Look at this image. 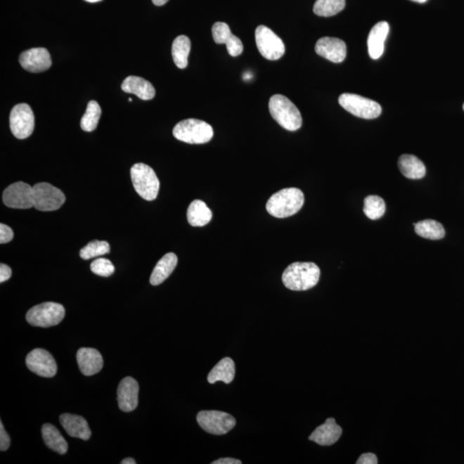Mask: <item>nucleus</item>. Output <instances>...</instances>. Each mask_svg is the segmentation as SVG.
I'll return each instance as SVG.
<instances>
[{
	"mask_svg": "<svg viewBox=\"0 0 464 464\" xmlns=\"http://www.w3.org/2000/svg\"><path fill=\"white\" fill-rule=\"evenodd\" d=\"M321 271L313 262H294L284 271L282 281L292 291H307L318 283Z\"/></svg>",
	"mask_w": 464,
	"mask_h": 464,
	"instance_id": "obj_1",
	"label": "nucleus"
},
{
	"mask_svg": "<svg viewBox=\"0 0 464 464\" xmlns=\"http://www.w3.org/2000/svg\"><path fill=\"white\" fill-rule=\"evenodd\" d=\"M304 195L299 188L281 189L270 197L266 208L270 215L278 219L288 218L303 207Z\"/></svg>",
	"mask_w": 464,
	"mask_h": 464,
	"instance_id": "obj_2",
	"label": "nucleus"
},
{
	"mask_svg": "<svg viewBox=\"0 0 464 464\" xmlns=\"http://www.w3.org/2000/svg\"><path fill=\"white\" fill-rule=\"evenodd\" d=\"M269 111L272 117L288 131H297L302 127L303 120L299 108L283 95H274L269 100Z\"/></svg>",
	"mask_w": 464,
	"mask_h": 464,
	"instance_id": "obj_3",
	"label": "nucleus"
},
{
	"mask_svg": "<svg viewBox=\"0 0 464 464\" xmlns=\"http://www.w3.org/2000/svg\"><path fill=\"white\" fill-rule=\"evenodd\" d=\"M131 179L135 191L141 198L154 200L160 192V180L149 165L138 162L131 168Z\"/></svg>",
	"mask_w": 464,
	"mask_h": 464,
	"instance_id": "obj_4",
	"label": "nucleus"
},
{
	"mask_svg": "<svg viewBox=\"0 0 464 464\" xmlns=\"http://www.w3.org/2000/svg\"><path fill=\"white\" fill-rule=\"evenodd\" d=\"M173 135L178 141L188 144H205L214 137V130L208 123L200 120L188 119L176 124Z\"/></svg>",
	"mask_w": 464,
	"mask_h": 464,
	"instance_id": "obj_5",
	"label": "nucleus"
},
{
	"mask_svg": "<svg viewBox=\"0 0 464 464\" xmlns=\"http://www.w3.org/2000/svg\"><path fill=\"white\" fill-rule=\"evenodd\" d=\"M65 314L63 305L53 302H46L31 308L27 312L26 320L32 326L49 328L60 323Z\"/></svg>",
	"mask_w": 464,
	"mask_h": 464,
	"instance_id": "obj_6",
	"label": "nucleus"
},
{
	"mask_svg": "<svg viewBox=\"0 0 464 464\" xmlns=\"http://www.w3.org/2000/svg\"><path fill=\"white\" fill-rule=\"evenodd\" d=\"M340 105L344 110L357 117L371 120L378 118L382 113L380 104L361 96L344 93L339 98Z\"/></svg>",
	"mask_w": 464,
	"mask_h": 464,
	"instance_id": "obj_7",
	"label": "nucleus"
},
{
	"mask_svg": "<svg viewBox=\"0 0 464 464\" xmlns=\"http://www.w3.org/2000/svg\"><path fill=\"white\" fill-rule=\"evenodd\" d=\"M197 423L200 427L211 434L224 435L234 428L236 419L229 413L216 411V410H204L197 415Z\"/></svg>",
	"mask_w": 464,
	"mask_h": 464,
	"instance_id": "obj_8",
	"label": "nucleus"
},
{
	"mask_svg": "<svg viewBox=\"0 0 464 464\" xmlns=\"http://www.w3.org/2000/svg\"><path fill=\"white\" fill-rule=\"evenodd\" d=\"M34 207L38 211L52 212L60 209L65 201V196L59 188L48 183L33 186Z\"/></svg>",
	"mask_w": 464,
	"mask_h": 464,
	"instance_id": "obj_9",
	"label": "nucleus"
},
{
	"mask_svg": "<svg viewBox=\"0 0 464 464\" xmlns=\"http://www.w3.org/2000/svg\"><path fill=\"white\" fill-rule=\"evenodd\" d=\"M255 41L259 52L266 60H277L285 54L283 41L265 25L258 26L255 30Z\"/></svg>",
	"mask_w": 464,
	"mask_h": 464,
	"instance_id": "obj_10",
	"label": "nucleus"
},
{
	"mask_svg": "<svg viewBox=\"0 0 464 464\" xmlns=\"http://www.w3.org/2000/svg\"><path fill=\"white\" fill-rule=\"evenodd\" d=\"M10 127L15 138L25 139L32 134L34 129V115L28 104L15 105L10 115Z\"/></svg>",
	"mask_w": 464,
	"mask_h": 464,
	"instance_id": "obj_11",
	"label": "nucleus"
},
{
	"mask_svg": "<svg viewBox=\"0 0 464 464\" xmlns=\"http://www.w3.org/2000/svg\"><path fill=\"white\" fill-rule=\"evenodd\" d=\"M6 206L15 209H29L34 207L33 187L22 181L11 184L3 193Z\"/></svg>",
	"mask_w": 464,
	"mask_h": 464,
	"instance_id": "obj_12",
	"label": "nucleus"
},
{
	"mask_svg": "<svg viewBox=\"0 0 464 464\" xmlns=\"http://www.w3.org/2000/svg\"><path fill=\"white\" fill-rule=\"evenodd\" d=\"M26 365L32 373L40 377L53 378L57 373L56 359L51 354L41 348H37L27 355Z\"/></svg>",
	"mask_w": 464,
	"mask_h": 464,
	"instance_id": "obj_13",
	"label": "nucleus"
},
{
	"mask_svg": "<svg viewBox=\"0 0 464 464\" xmlns=\"http://www.w3.org/2000/svg\"><path fill=\"white\" fill-rule=\"evenodd\" d=\"M19 63L30 72H42L52 65V59L48 49L36 48L22 52L19 56Z\"/></svg>",
	"mask_w": 464,
	"mask_h": 464,
	"instance_id": "obj_14",
	"label": "nucleus"
},
{
	"mask_svg": "<svg viewBox=\"0 0 464 464\" xmlns=\"http://www.w3.org/2000/svg\"><path fill=\"white\" fill-rule=\"evenodd\" d=\"M139 386L134 378L127 377L120 382L117 389V401L120 409L123 412H131L138 407Z\"/></svg>",
	"mask_w": 464,
	"mask_h": 464,
	"instance_id": "obj_15",
	"label": "nucleus"
},
{
	"mask_svg": "<svg viewBox=\"0 0 464 464\" xmlns=\"http://www.w3.org/2000/svg\"><path fill=\"white\" fill-rule=\"evenodd\" d=\"M316 53L334 63H340L347 56V46L340 39L323 37L317 41Z\"/></svg>",
	"mask_w": 464,
	"mask_h": 464,
	"instance_id": "obj_16",
	"label": "nucleus"
},
{
	"mask_svg": "<svg viewBox=\"0 0 464 464\" xmlns=\"http://www.w3.org/2000/svg\"><path fill=\"white\" fill-rule=\"evenodd\" d=\"M342 434V429L336 424L334 418H328L325 423L319 425L309 439L323 446H330L337 442Z\"/></svg>",
	"mask_w": 464,
	"mask_h": 464,
	"instance_id": "obj_17",
	"label": "nucleus"
},
{
	"mask_svg": "<svg viewBox=\"0 0 464 464\" xmlns=\"http://www.w3.org/2000/svg\"><path fill=\"white\" fill-rule=\"evenodd\" d=\"M77 361L81 373L85 376H92L98 373L103 366L102 355L94 348H80L77 351Z\"/></svg>",
	"mask_w": 464,
	"mask_h": 464,
	"instance_id": "obj_18",
	"label": "nucleus"
},
{
	"mask_svg": "<svg viewBox=\"0 0 464 464\" xmlns=\"http://www.w3.org/2000/svg\"><path fill=\"white\" fill-rule=\"evenodd\" d=\"M389 32V25L387 22H379L371 29L367 41L371 59L378 60L384 53L385 42Z\"/></svg>",
	"mask_w": 464,
	"mask_h": 464,
	"instance_id": "obj_19",
	"label": "nucleus"
},
{
	"mask_svg": "<svg viewBox=\"0 0 464 464\" xmlns=\"http://www.w3.org/2000/svg\"><path fill=\"white\" fill-rule=\"evenodd\" d=\"M60 424L70 436L88 440L91 438V431L86 420L82 416L63 413L60 417Z\"/></svg>",
	"mask_w": 464,
	"mask_h": 464,
	"instance_id": "obj_20",
	"label": "nucleus"
},
{
	"mask_svg": "<svg viewBox=\"0 0 464 464\" xmlns=\"http://www.w3.org/2000/svg\"><path fill=\"white\" fill-rule=\"evenodd\" d=\"M122 89L124 92L137 96L138 98L144 101L153 99L156 95L153 85L141 77H127L123 81Z\"/></svg>",
	"mask_w": 464,
	"mask_h": 464,
	"instance_id": "obj_21",
	"label": "nucleus"
},
{
	"mask_svg": "<svg viewBox=\"0 0 464 464\" xmlns=\"http://www.w3.org/2000/svg\"><path fill=\"white\" fill-rule=\"evenodd\" d=\"M398 167L402 175L412 180L421 179L427 173L423 162L413 155H401L398 160Z\"/></svg>",
	"mask_w": 464,
	"mask_h": 464,
	"instance_id": "obj_22",
	"label": "nucleus"
},
{
	"mask_svg": "<svg viewBox=\"0 0 464 464\" xmlns=\"http://www.w3.org/2000/svg\"><path fill=\"white\" fill-rule=\"evenodd\" d=\"M178 259L176 254L168 253L162 257L155 266L150 278V284L158 285L167 280L177 265Z\"/></svg>",
	"mask_w": 464,
	"mask_h": 464,
	"instance_id": "obj_23",
	"label": "nucleus"
},
{
	"mask_svg": "<svg viewBox=\"0 0 464 464\" xmlns=\"http://www.w3.org/2000/svg\"><path fill=\"white\" fill-rule=\"evenodd\" d=\"M235 363L231 358H224L212 369L208 374L209 384L214 385L216 382L222 381L229 385L235 378Z\"/></svg>",
	"mask_w": 464,
	"mask_h": 464,
	"instance_id": "obj_24",
	"label": "nucleus"
},
{
	"mask_svg": "<svg viewBox=\"0 0 464 464\" xmlns=\"http://www.w3.org/2000/svg\"><path fill=\"white\" fill-rule=\"evenodd\" d=\"M212 217V211L204 201L195 200L189 205L187 218L188 222L191 226L193 227L206 226V224L211 221Z\"/></svg>",
	"mask_w": 464,
	"mask_h": 464,
	"instance_id": "obj_25",
	"label": "nucleus"
},
{
	"mask_svg": "<svg viewBox=\"0 0 464 464\" xmlns=\"http://www.w3.org/2000/svg\"><path fill=\"white\" fill-rule=\"evenodd\" d=\"M42 437L46 446L51 450L63 455L67 453L68 444L58 429L51 424H45L42 427Z\"/></svg>",
	"mask_w": 464,
	"mask_h": 464,
	"instance_id": "obj_26",
	"label": "nucleus"
},
{
	"mask_svg": "<svg viewBox=\"0 0 464 464\" xmlns=\"http://www.w3.org/2000/svg\"><path fill=\"white\" fill-rule=\"evenodd\" d=\"M191 41L186 36L178 37L174 40L172 44V58L174 63L180 69L188 67V56L191 53Z\"/></svg>",
	"mask_w": 464,
	"mask_h": 464,
	"instance_id": "obj_27",
	"label": "nucleus"
},
{
	"mask_svg": "<svg viewBox=\"0 0 464 464\" xmlns=\"http://www.w3.org/2000/svg\"><path fill=\"white\" fill-rule=\"evenodd\" d=\"M415 231L420 237L431 240L442 239L446 236V231L442 224L433 219H425L413 224Z\"/></svg>",
	"mask_w": 464,
	"mask_h": 464,
	"instance_id": "obj_28",
	"label": "nucleus"
},
{
	"mask_svg": "<svg viewBox=\"0 0 464 464\" xmlns=\"http://www.w3.org/2000/svg\"><path fill=\"white\" fill-rule=\"evenodd\" d=\"M101 115H102V110H101L98 103L93 100L89 102L86 111L81 119V129L85 131H94L98 125Z\"/></svg>",
	"mask_w": 464,
	"mask_h": 464,
	"instance_id": "obj_29",
	"label": "nucleus"
},
{
	"mask_svg": "<svg viewBox=\"0 0 464 464\" xmlns=\"http://www.w3.org/2000/svg\"><path fill=\"white\" fill-rule=\"evenodd\" d=\"M346 0H316L313 11L320 17H332L343 11Z\"/></svg>",
	"mask_w": 464,
	"mask_h": 464,
	"instance_id": "obj_30",
	"label": "nucleus"
},
{
	"mask_svg": "<svg viewBox=\"0 0 464 464\" xmlns=\"http://www.w3.org/2000/svg\"><path fill=\"white\" fill-rule=\"evenodd\" d=\"M386 206L385 200L377 195L367 196L363 201V212L367 218L376 220L385 215Z\"/></svg>",
	"mask_w": 464,
	"mask_h": 464,
	"instance_id": "obj_31",
	"label": "nucleus"
},
{
	"mask_svg": "<svg viewBox=\"0 0 464 464\" xmlns=\"http://www.w3.org/2000/svg\"><path fill=\"white\" fill-rule=\"evenodd\" d=\"M110 243L106 241H99L95 240L89 243L80 250V257L84 260H90V259L102 257V255L110 253Z\"/></svg>",
	"mask_w": 464,
	"mask_h": 464,
	"instance_id": "obj_32",
	"label": "nucleus"
},
{
	"mask_svg": "<svg viewBox=\"0 0 464 464\" xmlns=\"http://www.w3.org/2000/svg\"><path fill=\"white\" fill-rule=\"evenodd\" d=\"M93 273L102 277H108L115 272V266L108 259L98 258L91 264Z\"/></svg>",
	"mask_w": 464,
	"mask_h": 464,
	"instance_id": "obj_33",
	"label": "nucleus"
},
{
	"mask_svg": "<svg viewBox=\"0 0 464 464\" xmlns=\"http://www.w3.org/2000/svg\"><path fill=\"white\" fill-rule=\"evenodd\" d=\"M212 37L217 44H226L232 36L229 25L226 22H215L212 30Z\"/></svg>",
	"mask_w": 464,
	"mask_h": 464,
	"instance_id": "obj_34",
	"label": "nucleus"
},
{
	"mask_svg": "<svg viewBox=\"0 0 464 464\" xmlns=\"http://www.w3.org/2000/svg\"><path fill=\"white\" fill-rule=\"evenodd\" d=\"M226 45L228 53L232 57H237L243 51L242 41L238 37L234 36L233 34H232L229 40L227 41Z\"/></svg>",
	"mask_w": 464,
	"mask_h": 464,
	"instance_id": "obj_35",
	"label": "nucleus"
},
{
	"mask_svg": "<svg viewBox=\"0 0 464 464\" xmlns=\"http://www.w3.org/2000/svg\"><path fill=\"white\" fill-rule=\"evenodd\" d=\"M14 233L11 227L5 224H0V243H7L13 239Z\"/></svg>",
	"mask_w": 464,
	"mask_h": 464,
	"instance_id": "obj_36",
	"label": "nucleus"
},
{
	"mask_svg": "<svg viewBox=\"0 0 464 464\" xmlns=\"http://www.w3.org/2000/svg\"><path fill=\"white\" fill-rule=\"evenodd\" d=\"M11 439L9 435L7 434V432L4 427L3 423H0V450L5 451L8 448L10 447Z\"/></svg>",
	"mask_w": 464,
	"mask_h": 464,
	"instance_id": "obj_37",
	"label": "nucleus"
},
{
	"mask_svg": "<svg viewBox=\"0 0 464 464\" xmlns=\"http://www.w3.org/2000/svg\"><path fill=\"white\" fill-rule=\"evenodd\" d=\"M357 464H377L378 463L377 456L373 453H365L359 456Z\"/></svg>",
	"mask_w": 464,
	"mask_h": 464,
	"instance_id": "obj_38",
	"label": "nucleus"
},
{
	"mask_svg": "<svg viewBox=\"0 0 464 464\" xmlns=\"http://www.w3.org/2000/svg\"><path fill=\"white\" fill-rule=\"evenodd\" d=\"M11 273L13 272H11L10 266L1 263V265H0V282L4 283V282L9 280L11 277Z\"/></svg>",
	"mask_w": 464,
	"mask_h": 464,
	"instance_id": "obj_39",
	"label": "nucleus"
},
{
	"mask_svg": "<svg viewBox=\"0 0 464 464\" xmlns=\"http://www.w3.org/2000/svg\"><path fill=\"white\" fill-rule=\"evenodd\" d=\"M212 464H241L242 462L240 461V460L238 459L226 458H220L216 460V461L212 462Z\"/></svg>",
	"mask_w": 464,
	"mask_h": 464,
	"instance_id": "obj_40",
	"label": "nucleus"
},
{
	"mask_svg": "<svg viewBox=\"0 0 464 464\" xmlns=\"http://www.w3.org/2000/svg\"><path fill=\"white\" fill-rule=\"evenodd\" d=\"M168 1L169 0H153L154 5L157 6H164Z\"/></svg>",
	"mask_w": 464,
	"mask_h": 464,
	"instance_id": "obj_41",
	"label": "nucleus"
},
{
	"mask_svg": "<svg viewBox=\"0 0 464 464\" xmlns=\"http://www.w3.org/2000/svg\"><path fill=\"white\" fill-rule=\"evenodd\" d=\"M122 464H136V461L134 458H126L122 460Z\"/></svg>",
	"mask_w": 464,
	"mask_h": 464,
	"instance_id": "obj_42",
	"label": "nucleus"
},
{
	"mask_svg": "<svg viewBox=\"0 0 464 464\" xmlns=\"http://www.w3.org/2000/svg\"><path fill=\"white\" fill-rule=\"evenodd\" d=\"M84 1L89 3H96V2L102 1V0H84Z\"/></svg>",
	"mask_w": 464,
	"mask_h": 464,
	"instance_id": "obj_43",
	"label": "nucleus"
},
{
	"mask_svg": "<svg viewBox=\"0 0 464 464\" xmlns=\"http://www.w3.org/2000/svg\"><path fill=\"white\" fill-rule=\"evenodd\" d=\"M412 1L423 4L427 2V0H412Z\"/></svg>",
	"mask_w": 464,
	"mask_h": 464,
	"instance_id": "obj_44",
	"label": "nucleus"
},
{
	"mask_svg": "<svg viewBox=\"0 0 464 464\" xmlns=\"http://www.w3.org/2000/svg\"><path fill=\"white\" fill-rule=\"evenodd\" d=\"M129 102L131 103V101H133V99H131V98H129Z\"/></svg>",
	"mask_w": 464,
	"mask_h": 464,
	"instance_id": "obj_45",
	"label": "nucleus"
},
{
	"mask_svg": "<svg viewBox=\"0 0 464 464\" xmlns=\"http://www.w3.org/2000/svg\"><path fill=\"white\" fill-rule=\"evenodd\" d=\"M463 110H464V104H463Z\"/></svg>",
	"mask_w": 464,
	"mask_h": 464,
	"instance_id": "obj_46",
	"label": "nucleus"
}]
</instances>
